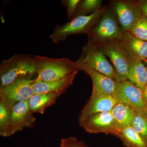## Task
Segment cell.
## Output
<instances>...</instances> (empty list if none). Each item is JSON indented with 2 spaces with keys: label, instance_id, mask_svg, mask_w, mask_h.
<instances>
[{
  "label": "cell",
  "instance_id": "obj_1",
  "mask_svg": "<svg viewBox=\"0 0 147 147\" xmlns=\"http://www.w3.org/2000/svg\"><path fill=\"white\" fill-rule=\"evenodd\" d=\"M36 74L34 56L27 54H15L10 59L3 61L0 65L1 87L8 86L23 79H31Z\"/></svg>",
  "mask_w": 147,
  "mask_h": 147
},
{
  "label": "cell",
  "instance_id": "obj_2",
  "mask_svg": "<svg viewBox=\"0 0 147 147\" xmlns=\"http://www.w3.org/2000/svg\"><path fill=\"white\" fill-rule=\"evenodd\" d=\"M36 63L37 82L58 80L78 71L75 62L68 58H52L34 56Z\"/></svg>",
  "mask_w": 147,
  "mask_h": 147
},
{
  "label": "cell",
  "instance_id": "obj_3",
  "mask_svg": "<svg viewBox=\"0 0 147 147\" xmlns=\"http://www.w3.org/2000/svg\"><path fill=\"white\" fill-rule=\"evenodd\" d=\"M105 7L101 8L94 13L88 15L79 16L75 17L66 24L57 25L50 38L56 44L63 42L71 35L78 34H90L92 29L99 21Z\"/></svg>",
  "mask_w": 147,
  "mask_h": 147
},
{
  "label": "cell",
  "instance_id": "obj_4",
  "mask_svg": "<svg viewBox=\"0 0 147 147\" xmlns=\"http://www.w3.org/2000/svg\"><path fill=\"white\" fill-rule=\"evenodd\" d=\"M78 69L91 68L109 76L117 82V74L105 55L89 38L83 48L82 55L75 62Z\"/></svg>",
  "mask_w": 147,
  "mask_h": 147
},
{
  "label": "cell",
  "instance_id": "obj_5",
  "mask_svg": "<svg viewBox=\"0 0 147 147\" xmlns=\"http://www.w3.org/2000/svg\"><path fill=\"white\" fill-rule=\"evenodd\" d=\"M98 48L108 56L117 74V82L127 80V74L131 62L120 47L117 40H104L89 37Z\"/></svg>",
  "mask_w": 147,
  "mask_h": 147
},
{
  "label": "cell",
  "instance_id": "obj_6",
  "mask_svg": "<svg viewBox=\"0 0 147 147\" xmlns=\"http://www.w3.org/2000/svg\"><path fill=\"white\" fill-rule=\"evenodd\" d=\"M36 79H19L8 86L0 87V102L12 108L19 102L28 100L35 94L33 84Z\"/></svg>",
  "mask_w": 147,
  "mask_h": 147
},
{
  "label": "cell",
  "instance_id": "obj_7",
  "mask_svg": "<svg viewBox=\"0 0 147 147\" xmlns=\"http://www.w3.org/2000/svg\"><path fill=\"white\" fill-rule=\"evenodd\" d=\"M123 33L114 11L105 8L88 36L101 40H113L119 38Z\"/></svg>",
  "mask_w": 147,
  "mask_h": 147
},
{
  "label": "cell",
  "instance_id": "obj_8",
  "mask_svg": "<svg viewBox=\"0 0 147 147\" xmlns=\"http://www.w3.org/2000/svg\"><path fill=\"white\" fill-rule=\"evenodd\" d=\"M118 103L144 111L147 104L144 92L130 81L117 82L113 94Z\"/></svg>",
  "mask_w": 147,
  "mask_h": 147
},
{
  "label": "cell",
  "instance_id": "obj_9",
  "mask_svg": "<svg viewBox=\"0 0 147 147\" xmlns=\"http://www.w3.org/2000/svg\"><path fill=\"white\" fill-rule=\"evenodd\" d=\"M113 7L123 32H130L144 16L136 2L116 1L113 2Z\"/></svg>",
  "mask_w": 147,
  "mask_h": 147
},
{
  "label": "cell",
  "instance_id": "obj_10",
  "mask_svg": "<svg viewBox=\"0 0 147 147\" xmlns=\"http://www.w3.org/2000/svg\"><path fill=\"white\" fill-rule=\"evenodd\" d=\"M117 40L131 62L147 60V41L139 39L129 32H123Z\"/></svg>",
  "mask_w": 147,
  "mask_h": 147
},
{
  "label": "cell",
  "instance_id": "obj_11",
  "mask_svg": "<svg viewBox=\"0 0 147 147\" xmlns=\"http://www.w3.org/2000/svg\"><path fill=\"white\" fill-rule=\"evenodd\" d=\"M81 126L90 133L110 134L118 137L120 133L111 111L93 115Z\"/></svg>",
  "mask_w": 147,
  "mask_h": 147
},
{
  "label": "cell",
  "instance_id": "obj_12",
  "mask_svg": "<svg viewBox=\"0 0 147 147\" xmlns=\"http://www.w3.org/2000/svg\"><path fill=\"white\" fill-rule=\"evenodd\" d=\"M117 103L113 95H105L92 92L89 100L82 109L79 123L82 124L91 116L98 113L110 112Z\"/></svg>",
  "mask_w": 147,
  "mask_h": 147
},
{
  "label": "cell",
  "instance_id": "obj_13",
  "mask_svg": "<svg viewBox=\"0 0 147 147\" xmlns=\"http://www.w3.org/2000/svg\"><path fill=\"white\" fill-rule=\"evenodd\" d=\"M31 112L28 100L19 102L11 108V118L7 137L26 127L34 125L36 119Z\"/></svg>",
  "mask_w": 147,
  "mask_h": 147
},
{
  "label": "cell",
  "instance_id": "obj_14",
  "mask_svg": "<svg viewBox=\"0 0 147 147\" xmlns=\"http://www.w3.org/2000/svg\"><path fill=\"white\" fill-rule=\"evenodd\" d=\"M78 71L58 80L49 82H37L33 84L34 94L54 93L61 95L71 86Z\"/></svg>",
  "mask_w": 147,
  "mask_h": 147
},
{
  "label": "cell",
  "instance_id": "obj_15",
  "mask_svg": "<svg viewBox=\"0 0 147 147\" xmlns=\"http://www.w3.org/2000/svg\"><path fill=\"white\" fill-rule=\"evenodd\" d=\"M82 70L91 78L92 92L105 95H113L117 84L115 80L91 68H84Z\"/></svg>",
  "mask_w": 147,
  "mask_h": 147
},
{
  "label": "cell",
  "instance_id": "obj_16",
  "mask_svg": "<svg viewBox=\"0 0 147 147\" xmlns=\"http://www.w3.org/2000/svg\"><path fill=\"white\" fill-rule=\"evenodd\" d=\"M60 96L54 93L35 94L28 100L31 112L33 114H44L46 109L55 104Z\"/></svg>",
  "mask_w": 147,
  "mask_h": 147
},
{
  "label": "cell",
  "instance_id": "obj_17",
  "mask_svg": "<svg viewBox=\"0 0 147 147\" xmlns=\"http://www.w3.org/2000/svg\"><path fill=\"white\" fill-rule=\"evenodd\" d=\"M136 111L127 105L118 102L114 106L111 112L120 133L123 129L131 126Z\"/></svg>",
  "mask_w": 147,
  "mask_h": 147
},
{
  "label": "cell",
  "instance_id": "obj_18",
  "mask_svg": "<svg viewBox=\"0 0 147 147\" xmlns=\"http://www.w3.org/2000/svg\"><path fill=\"white\" fill-rule=\"evenodd\" d=\"M127 79L144 91L147 84V69L142 61L131 62Z\"/></svg>",
  "mask_w": 147,
  "mask_h": 147
},
{
  "label": "cell",
  "instance_id": "obj_19",
  "mask_svg": "<svg viewBox=\"0 0 147 147\" xmlns=\"http://www.w3.org/2000/svg\"><path fill=\"white\" fill-rule=\"evenodd\" d=\"M119 137L128 147H147V144L131 126L122 129Z\"/></svg>",
  "mask_w": 147,
  "mask_h": 147
},
{
  "label": "cell",
  "instance_id": "obj_20",
  "mask_svg": "<svg viewBox=\"0 0 147 147\" xmlns=\"http://www.w3.org/2000/svg\"><path fill=\"white\" fill-rule=\"evenodd\" d=\"M131 126L147 144V117L143 110H136Z\"/></svg>",
  "mask_w": 147,
  "mask_h": 147
},
{
  "label": "cell",
  "instance_id": "obj_21",
  "mask_svg": "<svg viewBox=\"0 0 147 147\" xmlns=\"http://www.w3.org/2000/svg\"><path fill=\"white\" fill-rule=\"evenodd\" d=\"M11 118V108L0 102V135L7 137Z\"/></svg>",
  "mask_w": 147,
  "mask_h": 147
},
{
  "label": "cell",
  "instance_id": "obj_22",
  "mask_svg": "<svg viewBox=\"0 0 147 147\" xmlns=\"http://www.w3.org/2000/svg\"><path fill=\"white\" fill-rule=\"evenodd\" d=\"M102 1L83 0L81 1L76 11L75 17L79 16L88 15L94 13L101 8Z\"/></svg>",
  "mask_w": 147,
  "mask_h": 147
},
{
  "label": "cell",
  "instance_id": "obj_23",
  "mask_svg": "<svg viewBox=\"0 0 147 147\" xmlns=\"http://www.w3.org/2000/svg\"><path fill=\"white\" fill-rule=\"evenodd\" d=\"M129 32L136 37L147 41V18L144 16L138 21Z\"/></svg>",
  "mask_w": 147,
  "mask_h": 147
},
{
  "label": "cell",
  "instance_id": "obj_24",
  "mask_svg": "<svg viewBox=\"0 0 147 147\" xmlns=\"http://www.w3.org/2000/svg\"><path fill=\"white\" fill-rule=\"evenodd\" d=\"M80 2V0H62L61 1L62 5L66 8L68 19L70 21L75 18Z\"/></svg>",
  "mask_w": 147,
  "mask_h": 147
},
{
  "label": "cell",
  "instance_id": "obj_25",
  "mask_svg": "<svg viewBox=\"0 0 147 147\" xmlns=\"http://www.w3.org/2000/svg\"><path fill=\"white\" fill-rule=\"evenodd\" d=\"M66 139L69 147H87L84 143L78 141L76 138L69 137Z\"/></svg>",
  "mask_w": 147,
  "mask_h": 147
},
{
  "label": "cell",
  "instance_id": "obj_26",
  "mask_svg": "<svg viewBox=\"0 0 147 147\" xmlns=\"http://www.w3.org/2000/svg\"><path fill=\"white\" fill-rule=\"evenodd\" d=\"M136 3L142 9L144 16L147 18V0L139 1L136 2Z\"/></svg>",
  "mask_w": 147,
  "mask_h": 147
},
{
  "label": "cell",
  "instance_id": "obj_27",
  "mask_svg": "<svg viewBox=\"0 0 147 147\" xmlns=\"http://www.w3.org/2000/svg\"><path fill=\"white\" fill-rule=\"evenodd\" d=\"M60 147H69L66 138V139H61Z\"/></svg>",
  "mask_w": 147,
  "mask_h": 147
},
{
  "label": "cell",
  "instance_id": "obj_28",
  "mask_svg": "<svg viewBox=\"0 0 147 147\" xmlns=\"http://www.w3.org/2000/svg\"><path fill=\"white\" fill-rule=\"evenodd\" d=\"M144 97L145 99H146V101L147 102V84L146 86L145 87V89L144 90Z\"/></svg>",
  "mask_w": 147,
  "mask_h": 147
},
{
  "label": "cell",
  "instance_id": "obj_29",
  "mask_svg": "<svg viewBox=\"0 0 147 147\" xmlns=\"http://www.w3.org/2000/svg\"><path fill=\"white\" fill-rule=\"evenodd\" d=\"M144 112L147 117V104L146 105V107H145L144 110Z\"/></svg>",
  "mask_w": 147,
  "mask_h": 147
},
{
  "label": "cell",
  "instance_id": "obj_30",
  "mask_svg": "<svg viewBox=\"0 0 147 147\" xmlns=\"http://www.w3.org/2000/svg\"><path fill=\"white\" fill-rule=\"evenodd\" d=\"M145 61H146V64H147V66H146V67L147 69V60H146Z\"/></svg>",
  "mask_w": 147,
  "mask_h": 147
}]
</instances>
